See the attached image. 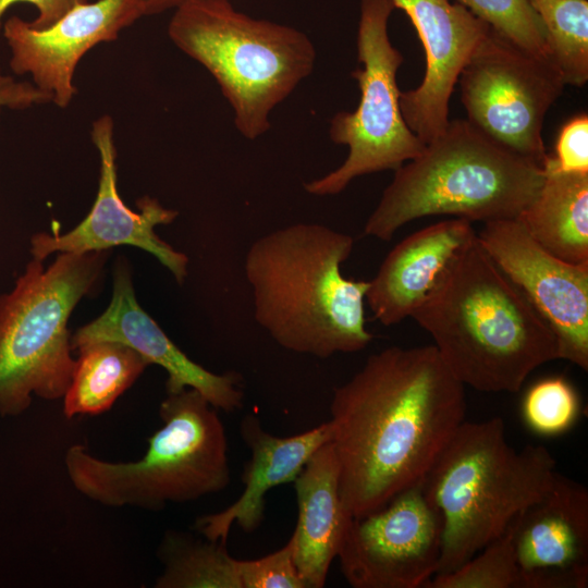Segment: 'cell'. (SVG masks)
I'll list each match as a JSON object with an SVG mask.
<instances>
[{
  "mask_svg": "<svg viewBox=\"0 0 588 588\" xmlns=\"http://www.w3.org/2000/svg\"><path fill=\"white\" fill-rule=\"evenodd\" d=\"M160 558L164 569L157 588H242L226 541L195 540L171 531L162 541Z\"/></svg>",
  "mask_w": 588,
  "mask_h": 588,
  "instance_id": "603a6c76",
  "label": "cell"
},
{
  "mask_svg": "<svg viewBox=\"0 0 588 588\" xmlns=\"http://www.w3.org/2000/svg\"><path fill=\"white\" fill-rule=\"evenodd\" d=\"M52 102L51 97L32 82L19 81L0 71V118L3 110H24Z\"/></svg>",
  "mask_w": 588,
  "mask_h": 588,
  "instance_id": "f546056e",
  "label": "cell"
},
{
  "mask_svg": "<svg viewBox=\"0 0 588 588\" xmlns=\"http://www.w3.org/2000/svg\"><path fill=\"white\" fill-rule=\"evenodd\" d=\"M111 250L59 253L48 267L32 258L0 295V415L19 416L32 396H64L73 373L68 322L103 277Z\"/></svg>",
  "mask_w": 588,
  "mask_h": 588,
  "instance_id": "ba28073f",
  "label": "cell"
},
{
  "mask_svg": "<svg viewBox=\"0 0 588 588\" xmlns=\"http://www.w3.org/2000/svg\"><path fill=\"white\" fill-rule=\"evenodd\" d=\"M465 385L434 346L370 355L330 405L340 494L352 517L420 481L464 421Z\"/></svg>",
  "mask_w": 588,
  "mask_h": 588,
  "instance_id": "6da1fadb",
  "label": "cell"
},
{
  "mask_svg": "<svg viewBox=\"0 0 588 588\" xmlns=\"http://www.w3.org/2000/svg\"><path fill=\"white\" fill-rule=\"evenodd\" d=\"M241 434L252 452L242 476L245 489L225 510L197 520L200 532L209 540L226 541L233 523L245 532L256 530L264 518L266 493L296 479L313 454L331 441L332 425L329 420L299 434L275 437L262 429L257 417L246 416Z\"/></svg>",
  "mask_w": 588,
  "mask_h": 588,
  "instance_id": "d6986e66",
  "label": "cell"
},
{
  "mask_svg": "<svg viewBox=\"0 0 588 588\" xmlns=\"http://www.w3.org/2000/svg\"><path fill=\"white\" fill-rule=\"evenodd\" d=\"M541 21L551 61L565 85L588 81V1L528 0Z\"/></svg>",
  "mask_w": 588,
  "mask_h": 588,
  "instance_id": "cb8c5ba5",
  "label": "cell"
},
{
  "mask_svg": "<svg viewBox=\"0 0 588 588\" xmlns=\"http://www.w3.org/2000/svg\"><path fill=\"white\" fill-rule=\"evenodd\" d=\"M203 1H231V0H143L145 15H155L168 10H175L184 4Z\"/></svg>",
  "mask_w": 588,
  "mask_h": 588,
  "instance_id": "1f68e13d",
  "label": "cell"
},
{
  "mask_svg": "<svg viewBox=\"0 0 588 588\" xmlns=\"http://www.w3.org/2000/svg\"><path fill=\"white\" fill-rule=\"evenodd\" d=\"M117 341L135 350L149 365L162 367L167 393L197 390L217 409L233 412L243 404L242 377L236 372L213 373L185 355L158 323L139 306L127 259L120 256L113 267L112 297L106 310L71 335V347Z\"/></svg>",
  "mask_w": 588,
  "mask_h": 588,
  "instance_id": "2e32d148",
  "label": "cell"
},
{
  "mask_svg": "<svg viewBox=\"0 0 588 588\" xmlns=\"http://www.w3.org/2000/svg\"><path fill=\"white\" fill-rule=\"evenodd\" d=\"M519 588L588 586V490L556 473L510 523Z\"/></svg>",
  "mask_w": 588,
  "mask_h": 588,
  "instance_id": "9a60e30c",
  "label": "cell"
},
{
  "mask_svg": "<svg viewBox=\"0 0 588 588\" xmlns=\"http://www.w3.org/2000/svg\"><path fill=\"white\" fill-rule=\"evenodd\" d=\"M351 235L319 223H294L257 238L245 257L256 321L282 347L328 358L367 347L369 281L345 278Z\"/></svg>",
  "mask_w": 588,
  "mask_h": 588,
  "instance_id": "7a4b0ae2",
  "label": "cell"
},
{
  "mask_svg": "<svg viewBox=\"0 0 588 588\" xmlns=\"http://www.w3.org/2000/svg\"><path fill=\"white\" fill-rule=\"evenodd\" d=\"M553 168L561 172H588V117L572 118L561 128L555 156H551Z\"/></svg>",
  "mask_w": 588,
  "mask_h": 588,
  "instance_id": "f1b7e54d",
  "label": "cell"
},
{
  "mask_svg": "<svg viewBox=\"0 0 588 588\" xmlns=\"http://www.w3.org/2000/svg\"><path fill=\"white\" fill-rule=\"evenodd\" d=\"M77 352L63 396V414L69 419L109 411L149 366L135 350L117 341L95 342Z\"/></svg>",
  "mask_w": 588,
  "mask_h": 588,
  "instance_id": "7402d4cb",
  "label": "cell"
},
{
  "mask_svg": "<svg viewBox=\"0 0 588 588\" xmlns=\"http://www.w3.org/2000/svg\"><path fill=\"white\" fill-rule=\"evenodd\" d=\"M339 464L332 442L320 446L293 481L298 518L292 535L294 561L306 588L324 586L352 516L340 494Z\"/></svg>",
  "mask_w": 588,
  "mask_h": 588,
  "instance_id": "ffe728a7",
  "label": "cell"
},
{
  "mask_svg": "<svg viewBox=\"0 0 588 588\" xmlns=\"http://www.w3.org/2000/svg\"><path fill=\"white\" fill-rule=\"evenodd\" d=\"M544 181L517 220L529 236L556 258L588 266V172H561L551 156Z\"/></svg>",
  "mask_w": 588,
  "mask_h": 588,
  "instance_id": "44dd1931",
  "label": "cell"
},
{
  "mask_svg": "<svg viewBox=\"0 0 588 588\" xmlns=\"http://www.w3.org/2000/svg\"><path fill=\"white\" fill-rule=\"evenodd\" d=\"M411 318L450 372L480 392H518L535 369L559 359L549 326L477 237Z\"/></svg>",
  "mask_w": 588,
  "mask_h": 588,
  "instance_id": "3957f363",
  "label": "cell"
},
{
  "mask_svg": "<svg viewBox=\"0 0 588 588\" xmlns=\"http://www.w3.org/2000/svg\"><path fill=\"white\" fill-rule=\"evenodd\" d=\"M441 537L422 478L382 507L352 517L338 558L354 588H420L437 574Z\"/></svg>",
  "mask_w": 588,
  "mask_h": 588,
  "instance_id": "8fae6325",
  "label": "cell"
},
{
  "mask_svg": "<svg viewBox=\"0 0 588 588\" xmlns=\"http://www.w3.org/2000/svg\"><path fill=\"white\" fill-rule=\"evenodd\" d=\"M409 17L422 44L421 83L400 93L403 118L425 144L449 123V101L460 73L490 26L461 3L449 0H392Z\"/></svg>",
  "mask_w": 588,
  "mask_h": 588,
  "instance_id": "e0dca14e",
  "label": "cell"
},
{
  "mask_svg": "<svg viewBox=\"0 0 588 588\" xmlns=\"http://www.w3.org/2000/svg\"><path fill=\"white\" fill-rule=\"evenodd\" d=\"M457 83L467 121L497 144L544 169V118L565 83L551 60L536 57L491 27Z\"/></svg>",
  "mask_w": 588,
  "mask_h": 588,
  "instance_id": "30bf717a",
  "label": "cell"
},
{
  "mask_svg": "<svg viewBox=\"0 0 588 588\" xmlns=\"http://www.w3.org/2000/svg\"><path fill=\"white\" fill-rule=\"evenodd\" d=\"M21 2L33 4L36 8L37 16L28 23L35 29H44L88 0H0V32L3 24L2 17L8 9Z\"/></svg>",
  "mask_w": 588,
  "mask_h": 588,
  "instance_id": "4dcf8cb0",
  "label": "cell"
},
{
  "mask_svg": "<svg viewBox=\"0 0 588 588\" xmlns=\"http://www.w3.org/2000/svg\"><path fill=\"white\" fill-rule=\"evenodd\" d=\"M113 120L97 118L90 137L99 155V181L96 199L87 216L65 234L36 233L30 238L32 258L44 261L53 253H88L111 250L131 245L154 255L182 285L187 277L188 257L161 240L155 228L172 223L179 216L157 198L145 195L137 199L138 212L120 197L117 175V148Z\"/></svg>",
  "mask_w": 588,
  "mask_h": 588,
  "instance_id": "4fadbf2b",
  "label": "cell"
},
{
  "mask_svg": "<svg viewBox=\"0 0 588 588\" xmlns=\"http://www.w3.org/2000/svg\"><path fill=\"white\" fill-rule=\"evenodd\" d=\"M543 181L541 167L497 144L466 119L449 120L419 156L394 171L364 235L388 242L406 223L429 216L483 223L517 219Z\"/></svg>",
  "mask_w": 588,
  "mask_h": 588,
  "instance_id": "277c9868",
  "label": "cell"
},
{
  "mask_svg": "<svg viewBox=\"0 0 588 588\" xmlns=\"http://www.w3.org/2000/svg\"><path fill=\"white\" fill-rule=\"evenodd\" d=\"M168 35L212 75L233 110L235 127L248 139L269 131L272 110L311 74L316 61L305 33L252 17L231 1L175 9Z\"/></svg>",
  "mask_w": 588,
  "mask_h": 588,
  "instance_id": "52a82bcc",
  "label": "cell"
},
{
  "mask_svg": "<svg viewBox=\"0 0 588 588\" xmlns=\"http://www.w3.org/2000/svg\"><path fill=\"white\" fill-rule=\"evenodd\" d=\"M242 588H306L294 561V540L264 558L236 560Z\"/></svg>",
  "mask_w": 588,
  "mask_h": 588,
  "instance_id": "83f0119b",
  "label": "cell"
},
{
  "mask_svg": "<svg viewBox=\"0 0 588 588\" xmlns=\"http://www.w3.org/2000/svg\"><path fill=\"white\" fill-rule=\"evenodd\" d=\"M426 588H519L510 524L456 569L434 575Z\"/></svg>",
  "mask_w": 588,
  "mask_h": 588,
  "instance_id": "d4e9b609",
  "label": "cell"
},
{
  "mask_svg": "<svg viewBox=\"0 0 588 588\" xmlns=\"http://www.w3.org/2000/svg\"><path fill=\"white\" fill-rule=\"evenodd\" d=\"M477 238L553 332L559 359L588 370V266L544 250L517 219L483 223Z\"/></svg>",
  "mask_w": 588,
  "mask_h": 588,
  "instance_id": "7c38bea8",
  "label": "cell"
},
{
  "mask_svg": "<svg viewBox=\"0 0 588 588\" xmlns=\"http://www.w3.org/2000/svg\"><path fill=\"white\" fill-rule=\"evenodd\" d=\"M159 415L163 426L140 460L108 462L82 444L70 446L64 464L74 488L106 506L149 511L224 490L231 479L228 440L217 408L188 388L168 394Z\"/></svg>",
  "mask_w": 588,
  "mask_h": 588,
  "instance_id": "8992f818",
  "label": "cell"
},
{
  "mask_svg": "<svg viewBox=\"0 0 588 588\" xmlns=\"http://www.w3.org/2000/svg\"><path fill=\"white\" fill-rule=\"evenodd\" d=\"M493 30L527 52L550 59L540 19L528 0H457Z\"/></svg>",
  "mask_w": 588,
  "mask_h": 588,
  "instance_id": "484cf974",
  "label": "cell"
},
{
  "mask_svg": "<svg viewBox=\"0 0 588 588\" xmlns=\"http://www.w3.org/2000/svg\"><path fill=\"white\" fill-rule=\"evenodd\" d=\"M556 473V461L546 446L514 449L502 418L464 420L424 477L442 523L436 575L456 569L498 538L550 487Z\"/></svg>",
  "mask_w": 588,
  "mask_h": 588,
  "instance_id": "5b68a950",
  "label": "cell"
},
{
  "mask_svg": "<svg viewBox=\"0 0 588 588\" xmlns=\"http://www.w3.org/2000/svg\"><path fill=\"white\" fill-rule=\"evenodd\" d=\"M392 0H362L357 30V58L362 68L352 72L360 98L352 112H338L330 121L329 137L348 148L344 162L328 174L305 183L316 196L341 193L356 177L395 171L419 156L426 144L407 126L400 107L396 73L402 53L388 34Z\"/></svg>",
  "mask_w": 588,
  "mask_h": 588,
  "instance_id": "9c48e42d",
  "label": "cell"
},
{
  "mask_svg": "<svg viewBox=\"0 0 588 588\" xmlns=\"http://www.w3.org/2000/svg\"><path fill=\"white\" fill-rule=\"evenodd\" d=\"M145 16L143 0H97L79 4L44 29L16 15L2 24L10 50V69L28 74L52 103L66 108L77 93L74 74L79 60L95 46L118 39Z\"/></svg>",
  "mask_w": 588,
  "mask_h": 588,
  "instance_id": "5bb4252c",
  "label": "cell"
},
{
  "mask_svg": "<svg viewBox=\"0 0 588 588\" xmlns=\"http://www.w3.org/2000/svg\"><path fill=\"white\" fill-rule=\"evenodd\" d=\"M476 237L471 222L451 218L397 243L369 281L365 302L373 317L383 326L412 317Z\"/></svg>",
  "mask_w": 588,
  "mask_h": 588,
  "instance_id": "ac0fdd59",
  "label": "cell"
},
{
  "mask_svg": "<svg viewBox=\"0 0 588 588\" xmlns=\"http://www.w3.org/2000/svg\"><path fill=\"white\" fill-rule=\"evenodd\" d=\"M579 400L564 379L548 378L534 384L523 402V416L528 427L543 436L565 432L576 421Z\"/></svg>",
  "mask_w": 588,
  "mask_h": 588,
  "instance_id": "4316f807",
  "label": "cell"
}]
</instances>
